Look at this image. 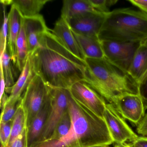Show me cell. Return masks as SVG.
Listing matches in <instances>:
<instances>
[{
	"mask_svg": "<svg viewBox=\"0 0 147 147\" xmlns=\"http://www.w3.org/2000/svg\"><path fill=\"white\" fill-rule=\"evenodd\" d=\"M30 57L35 74L50 87L69 89L76 82L85 81V61L66 49L50 29Z\"/></svg>",
	"mask_w": 147,
	"mask_h": 147,
	"instance_id": "obj_1",
	"label": "cell"
},
{
	"mask_svg": "<svg viewBox=\"0 0 147 147\" xmlns=\"http://www.w3.org/2000/svg\"><path fill=\"white\" fill-rule=\"evenodd\" d=\"M68 109L71 125L67 135L58 140L36 142L30 147H90L114 143L104 119L80 104L71 93Z\"/></svg>",
	"mask_w": 147,
	"mask_h": 147,
	"instance_id": "obj_2",
	"label": "cell"
},
{
	"mask_svg": "<svg viewBox=\"0 0 147 147\" xmlns=\"http://www.w3.org/2000/svg\"><path fill=\"white\" fill-rule=\"evenodd\" d=\"M85 81L107 103L114 104L127 94H139V86L127 72L106 58H86Z\"/></svg>",
	"mask_w": 147,
	"mask_h": 147,
	"instance_id": "obj_3",
	"label": "cell"
},
{
	"mask_svg": "<svg viewBox=\"0 0 147 147\" xmlns=\"http://www.w3.org/2000/svg\"><path fill=\"white\" fill-rule=\"evenodd\" d=\"M100 41L142 42L147 39V13L130 8L107 13L98 36Z\"/></svg>",
	"mask_w": 147,
	"mask_h": 147,
	"instance_id": "obj_4",
	"label": "cell"
},
{
	"mask_svg": "<svg viewBox=\"0 0 147 147\" xmlns=\"http://www.w3.org/2000/svg\"><path fill=\"white\" fill-rule=\"evenodd\" d=\"M50 98L49 87L39 76L35 75L21 98L26 114V129Z\"/></svg>",
	"mask_w": 147,
	"mask_h": 147,
	"instance_id": "obj_5",
	"label": "cell"
},
{
	"mask_svg": "<svg viewBox=\"0 0 147 147\" xmlns=\"http://www.w3.org/2000/svg\"><path fill=\"white\" fill-rule=\"evenodd\" d=\"M49 88L50 111L36 142L47 140L51 136L56 126L68 108L69 99L70 95L69 89L50 87Z\"/></svg>",
	"mask_w": 147,
	"mask_h": 147,
	"instance_id": "obj_6",
	"label": "cell"
},
{
	"mask_svg": "<svg viewBox=\"0 0 147 147\" xmlns=\"http://www.w3.org/2000/svg\"><path fill=\"white\" fill-rule=\"evenodd\" d=\"M103 118L113 142L116 144H124L128 142H130L139 137L128 125L114 104H107Z\"/></svg>",
	"mask_w": 147,
	"mask_h": 147,
	"instance_id": "obj_7",
	"label": "cell"
},
{
	"mask_svg": "<svg viewBox=\"0 0 147 147\" xmlns=\"http://www.w3.org/2000/svg\"><path fill=\"white\" fill-rule=\"evenodd\" d=\"M105 57L109 62L128 73L136 51L141 42H120L100 41Z\"/></svg>",
	"mask_w": 147,
	"mask_h": 147,
	"instance_id": "obj_8",
	"label": "cell"
},
{
	"mask_svg": "<svg viewBox=\"0 0 147 147\" xmlns=\"http://www.w3.org/2000/svg\"><path fill=\"white\" fill-rule=\"evenodd\" d=\"M69 91L78 102L100 117L103 118L107 103L105 99L84 81L74 84Z\"/></svg>",
	"mask_w": 147,
	"mask_h": 147,
	"instance_id": "obj_9",
	"label": "cell"
},
{
	"mask_svg": "<svg viewBox=\"0 0 147 147\" xmlns=\"http://www.w3.org/2000/svg\"><path fill=\"white\" fill-rule=\"evenodd\" d=\"M106 14L89 12L67 20L72 30L82 36L98 38Z\"/></svg>",
	"mask_w": 147,
	"mask_h": 147,
	"instance_id": "obj_10",
	"label": "cell"
},
{
	"mask_svg": "<svg viewBox=\"0 0 147 147\" xmlns=\"http://www.w3.org/2000/svg\"><path fill=\"white\" fill-rule=\"evenodd\" d=\"M120 115L137 125L145 114V106L139 94H127L117 99L114 104Z\"/></svg>",
	"mask_w": 147,
	"mask_h": 147,
	"instance_id": "obj_11",
	"label": "cell"
},
{
	"mask_svg": "<svg viewBox=\"0 0 147 147\" xmlns=\"http://www.w3.org/2000/svg\"><path fill=\"white\" fill-rule=\"evenodd\" d=\"M23 26L25 33L30 55L40 45L44 34L49 30L42 15L23 18Z\"/></svg>",
	"mask_w": 147,
	"mask_h": 147,
	"instance_id": "obj_12",
	"label": "cell"
},
{
	"mask_svg": "<svg viewBox=\"0 0 147 147\" xmlns=\"http://www.w3.org/2000/svg\"><path fill=\"white\" fill-rule=\"evenodd\" d=\"M51 30L66 49L78 58L85 61L86 56L66 20L61 17L57 21L53 29Z\"/></svg>",
	"mask_w": 147,
	"mask_h": 147,
	"instance_id": "obj_13",
	"label": "cell"
},
{
	"mask_svg": "<svg viewBox=\"0 0 147 147\" xmlns=\"http://www.w3.org/2000/svg\"><path fill=\"white\" fill-rule=\"evenodd\" d=\"M7 18L8 25L7 47L12 61L13 64L16 65V43L21 30L24 18L18 9L14 5H11Z\"/></svg>",
	"mask_w": 147,
	"mask_h": 147,
	"instance_id": "obj_14",
	"label": "cell"
},
{
	"mask_svg": "<svg viewBox=\"0 0 147 147\" xmlns=\"http://www.w3.org/2000/svg\"><path fill=\"white\" fill-rule=\"evenodd\" d=\"M35 75L29 55L24 67L17 81L11 88L5 89L6 92L10 94L7 102L18 103Z\"/></svg>",
	"mask_w": 147,
	"mask_h": 147,
	"instance_id": "obj_15",
	"label": "cell"
},
{
	"mask_svg": "<svg viewBox=\"0 0 147 147\" xmlns=\"http://www.w3.org/2000/svg\"><path fill=\"white\" fill-rule=\"evenodd\" d=\"M147 70V45L142 42L135 52L128 73L139 86Z\"/></svg>",
	"mask_w": 147,
	"mask_h": 147,
	"instance_id": "obj_16",
	"label": "cell"
},
{
	"mask_svg": "<svg viewBox=\"0 0 147 147\" xmlns=\"http://www.w3.org/2000/svg\"><path fill=\"white\" fill-rule=\"evenodd\" d=\"M50 108L51 98H50L33 119L27 129L28 147H30L37 141L48 118Z\"/></svg>",
	"mask_w": 147,
	"mask_h": 147,
	"instance_id": "obj_17",
	"label": "cell"
},
{
	"mask_svg": "<svg viewBox=\"0 0 147 147\" xmlns=\"http://www.w3.org/2000/svg\"><path fill=\"white\" fill-rule=\"evenodd\" d=\"M73 32L86 58L95 59L105 58L101 43L98 38L86 36Z\"/></svg>",
	"mask_w": 147,
	"mask_h": 147,
	"instance_id": "obj_18",
	"label": "cell"
},
{
	"mask_svg": "<svg viewBox=\"0 0 147 147\" xmlns=\"http://www.w3.org/2000/svg\"><path fill=\"white\" fill-rule=\"evenodd\" d=\"M50 0H12L1 1L2 4L14 5L18 9L23 18L38 15L40 11Z\"/></svg>",
	"mask_w": 147,
	"mask_h": 147,
	"instance_id": "obj_19",
	"label": "cell"
},
{
	"mask_svg": "<svg viewBox=\"0 0 147 147\" xmlns=\"http://www.w3.org/2000/svg\"><path fill=\"white\" fill-rule=\"evenodd\" d=\"M94 10L89 0H64L63 2L61 17L66 20Z\"/></svg>",
	"mask_w": 147,
	"mask_h": 147,
	"instance_id": "obj_20",
	"label": "cell"
},
{
	"mask_svg": "<svg viewBox=\"0 0 147 147\" xmlns=\"http://www.w3.org/2000/svg\"><path fill=\"white\" fill-rule=\"evenodd\" d=\"M29 55L27 41L22 22L21 30L16 43L17 63L16 65L20 72L24 67Z\"/></svg>",
	"mask_w": 147,
	"mask_h": 147,
	"instance_id": "obj_21",
	"label": "cell"
},
{
	"mask_svg": "<svg viewBox=\"0 0 147 147\" xmlns=\"http://www.w3.org/2000/svg\"><path fill=\"white\" fill-rule=\"evenodd\" d=\"M26 129V114L21 104L20 99L17 111L13 119L11 133L7 145L21 135Z\"/></svg>",
	"mask_w": 147,
	"mask_h": 147,
	"instance_id": "obj_22",
	"label": "cell"
},
{
	"mask_svg": "<svg viewBox=\"0 0 147 147\" xmlns=\"http://www.w3.org/2000/svg\"><path fill=\"white\" fill-rule=\"evenodd\" d=\"M12 63L7 45L5 52L0 56V67L2 69L5 79V89L11 88L15 83Z\"/></svg>",
	"mask_w": 147,
	"mask_h": 147,
	"instance_id": "obj_23",
	"label": "cell"
},
{
	"mask_svg": "<svg viewBox=\"0 0 147 147\" xmlns=\"http://www.w3.org/2000/svg\"><path fill=\"white\" fill-rule=\"evenodd\" d=\"M71 125V117L68 109L56 126L51 136L48 139L56 140L62 138L68 132Z\"/></svg>",
	"mask_w": 147,
	"mask_h": 147,
	"instance_id": "obj_24",
	"label": "cell"
},
{
	"mask_svg": "<svg viewBox=\"0 0 147 147\" xmlns=\"http://www.w3.org/2000/svg\"><path fill=\"white\" fill-rule=\"evenodd\" d=\"M19 102V101L18 103H11L6 101L4 105L1 108V122H7L13 119L18 106Z\"/></svg>",
	"mask_w": 147,
	"mask_h": 147,
	"instance_id": "obj_25",
	"label": "cell"
},
{
	"mask_svg": "<svg viewBox=\"0 0 147 147\" xmlns=\"http://www.w3.org/2000/svg\"><path fill=\"white\" fill-rule=\"evenodd\" d=\"M94 10L100 13L107 14L110 12L109 8L116 4L117 0H89Z\"/></svg>",
	"mask_w": 147,
	"mask_h": 147,
	"instance_id": "obj_26",
	"label": "cell"
},
{
	"mask_svg": "<svg viewBox=\"0 0 147 147\" xmlns=\"http://www.w3.org/2000/svg\"><path fill=\"white\" fill-rule=\"evenodd\" d=\"M12 123L13 120L0 123V140L2 147H6L8 144L11 133Z\"/></svg>",
	"mask_w": 147,
	"mask_h": 147,
	"instance_id": "obj_27",
	"label": "cell"
},
{
	"mask_svg": "<svg viewBox=\"0 0 147 147\" xmlns=\"http://www.w3.org/2000/svg\"><path fill=\"white\" fill-rule=\"evenodd\" d=\"M8 18L4 11V19L0 32V53L1 55L6 49L8 39ZM0 55V56H1Z\"/></svg>",
	"mask_w": 147,
	"mask_h": 147,
	"instance_id": "obj_28",
	"label": "cell"
},
{
	"mask_svg": "<svg viewBox=\"0 0 147 147\" xmlns=\"http://www.w3.org/2000/svg\"><path fill=\"white\" fill-rule=\"evenodd\" d=\"M2 147L1 146V147ZM6 147H29L27 141V129Z\"/></svg>",
	"mask_w": 147,
	"mask_h": 147,
	"instance_id": "obj_29",
	"label": "cell"
},
{
	"mask_svg": "<svg viewBox=\"0 0 147 147\" xmlns=\"http://www.w3.org/2000/svg\"><path fill=\"white\" fill-rule=\"evenodd\" d=\"M136 130L141 136L147 137V113L137 125Z\"/></svg>",
	"mask_w": 147,
	"mask_h": 147,
	"instance_id": "obj_30",
	"label": "cell"
},
{
	"mask_svg": "<svg viewBox=\"0 0 147 147\" xmlns=\"http://www.w3.org/2000/svg\"><path fill=\"white\" fill-rule=\"evenodd\" d=\"M125 144L127 147H147V137L139 136L133 142Z\"/></svg>",
	"mask_w": 147,
	"mask_h": 147,
	"instance_id": "obj_31",
	"label": "cell"
},
{
	"mask_svg": "<svg viewBox=\"0 0 147 147\" xmlns=\"http://www.w3.org/2000/svg\"><path fill=\"white\" fill-rule=\"evenodd\" d=\"M139 93L142 96L144 102L145 109H147V76L139 86Z\"/></svg>",
	"mask_w": 147,
	"mask_h": 147,
	"instance_id": "obj_32",
	"label": "cell"
},
{
	"mask_svg": "<svg viewBox=\"0 0 147 147\" xmlns=\"http://www.w3.org/2000/svg\"><path fill=\"white\" fill-rule=\"evenodd\" d=\"M128 1L147 13V0H129Z\"/></svg>",
	"mask_w": 147,
	"mask_h": 147,
	"instance_id": "obj_33",
	"label": "cell"
},
{
	"mask_svg": "<svg viewBox=\"0 0 147 147\" xmlns=\"http://www.w3.org/2000/svg\"><path fill=\"white\" fill-rule=\"evenodd\" d=\"M0 76H1V98L3 96L5 92L6 84L5 79L3 74L2 69H0Z\"/></svg>",
	"mask_w": 147,
	"mask_h": 147,
	"instance_id": "obj_34",
	"label": "cell"
},
{
	"mask_svg": "<svg viewBox=\"0 0 147 147\" xmlns=\"http://www.w3.org/2000/svg\"><path fill=\"white\" fill-rule=\"evenodd\" d=\"M142 42L146 44L147 45V39H146V40H145V41H144L143 42ZM147 70L146 71V73H145V74H144V75L143 76L142 78V80H141V82H140V84L141 83V82H142L144 80V79H145V78L147 77ZM140 84H139V85H140Z\"/></svg>",
	"mask_w": 147,
	"mask_h": 147,
	"instance_id": "obj_35",
	"label": "cell"
},
{
	"mask_svg": "<svg viewBox=\"0 0 147 147\" xmlns=\"http://www.w3.org/2000/svg\"><path fill=\"white\" fill-rule=\"evenodd\" d=\"M114 147H127L125 144H116Z\"/></svg>",
	"mask_w": 147,
	"mask_h": 147,
	"instance_id": "obj_36",
	"label": "cell"
},
{
	"mask_svg": "<svg viewBox=\"0 0 147 147\" xmlns=\"http://www.w3.org/2000/svg\"><path fill=\"white\" fill-rule=\"evenodd\" d=\"M90 147H110L108 145H98V146H92Z\"/></svg>",
	"mask_w": 147,
	"mask_h": 147,
	"instance_id": "obj_37",
	"label": "cell"
}]
</instances>
